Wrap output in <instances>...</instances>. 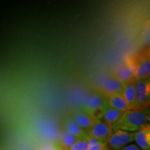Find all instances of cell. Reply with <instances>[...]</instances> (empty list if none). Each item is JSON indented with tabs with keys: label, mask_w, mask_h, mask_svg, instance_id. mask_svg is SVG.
<instances>
[{
	"label": "cell",
	"mask_w": 150,
	"mask_h": 150,
	"mask_svg": "<svg viewBox=\"0 0 150 150\" xmlns=\"http://www.w3.org/2000/svg\"><path fill=\"white\" fill-rule=\"evenodd\" d=\"M150 79H139L135 81V108L149 106Z\"/></svg>",
	"instance_id": "4"
},
{
	"label": "cell",
	"mask_w": 150,
	"mask_h": 150,
	"mask_svg": "<svg viewBox=\"0 0 150 150\" xmlns=\"http://www.w3.org/2000/svg\"><path fill=\"white\" fill-rule=\"evenodd\" d=\"M125 61L131 67L136 80L145 79L150 76V51L149 47L129 55Z\"/></svg>",
	"instance_id": "2"
},
{
	"label": "cell",
	"mask_w": 150,
	"mask_h": 150,
	"mask_svg": "<svg viewBox=\"0 0 150 150\" xmlns=\"http://www.w3.org/2000/svg\"><path fill=\"white\" fill-rule=\"evenodd\" d=\"M123 113V112L110 107L108 105L107 107L105 108L102 120L113 127L114 125L120 119Z\"/></svg>",
	"instance_id": "13"
},
{
	"label": "cell",
	"mask_w": 150,
	"mask_h": 150,
	"mask_svg": "<svg viewBox=\"0 0 150 150\" xmlns=\"http://www.w3.org/2000/svg\"><path fill=\"white\" fill-rule=\"evenodd\" d=\"M89 144L88 150H110L106 142L94 139L93 138H88Z\"/></svg>",
	"instance_id": "16"
},
{
	"label": "cell",
	"mask_w": 150,
	"mask_h": 150,
	"mask_svg": "<svg viewBox=\"0 0 150 150\" xmlns=\"http://www.w3.org/2000/svg\"><path fill=\"white\" fill-rule=\"evenodd\" d=\"M106 100H107L108 106L120 111L125 112L129 110V105L127 104L126 99L124 97L122 92L107 97Z\"/></svg>",
	"instance_id": "12"
},
{
	"label": "cell",
	"mask_w": 150,
	"mask_h": 150,
	"mask_svg": "<svg viewBox=\"0 0 150 150\" xmlns=\"http://www.w3.org/2000/svg\"><path fill=\"white\" fill-rule=\"evenodd\" d=\"M149 106L136 108L125 112L120 119L112 127V130L120 129L134 133L145 125L149 124Z\"/></svg>",
	"instance_id": "1"
},
{
	"label": "cell",
	"mask_w": 150,
	"mask_h": 150,
	"mask_svg": "<svg viewBox=\"0 0 150 150\" xmlns=\"http://www.w3.org/2000/svg\"><path fill=\"white\" fill-rule=\"evenodd\" d=\"M107 100L100 93H93L88 96L83 103L84 111L97 120H102L105 108L108 106Z\"/></svg>",
	"instance_id": "3"
},
{
	"label": "cell",
	"mask_w": 150,
	"mask_h": 150,
	"mask_svg": "<svg viewBox=\"0 0 150 150\" xmlns=\"http://www.w3.org/2000/svg\"><path fill=\"white\" fill-rule=\"evenodd\" d=\"M112 75L124 83L136 81L134 72L126 61H124L123 63H122L120 65L117 67V68H115V70H114Z\"/></svg>",
	"instance_id": "10"
},
{
	"label": "cell",
	"mask_w": 150,
	"mask_h": 150,
	"mask_svg": "<svg viewBox=\"0 0 150 150\" xmlns=\"http://www.w3.org/2000/svg\"><path fill=\"white\" fill-rule=\"evenodd\" d=\"M134 142V133L115 129L112 131L106 144L110 150H120Z\"/></svg>",
	"instance_id": "5"
},
{
	"label": "cell",
	"mask_w": 150,
	"mask_h": 150,
	"mask_svg": "<svg viewBox=\"0 0 150 150\" xmlns=\"http://www.w3.org/2000/svg\"><path fill=\"white\" fill-rule=\"evenodd\" d=\"M88 138L79 139L68 150H88L89 144L88 142Z\"/></svg>",
	"instance_id": "17"
},
{
	"label": "cell",
	"mask_w": 150,
	"mask_h": 150,
	"mask_svg": "<svg viewBox=\"0 0 150 150\" xmlns=\"http://www.w3.org/2000/svg\"><path fill=\"white\" fill-rule=\"evenodd\" d=\"M71 117L81 128L86 131V132L93 126L94 124L99 120L82 109L74 111Z\"/></svg>",
	"instance_id": "8"
},
{
	"label": "cell",
	"mask_w": 150,
	"mask_h": 150,
	"mask_svg": "<svg viewBox=\"0 0 150 150\" xmlns=\"http://www.w3.org/2000/svg\"><path fill=\"white\" fill-rule=\"evenodd\" d=\"M135 81L125 83L122 91L124 97L129 105V110L136 108H135Z\"/></svg>",
	"instance_id": "14"
},
{
	"label": "cell",
	"mask_w": 150,
	"mask_h": 150,
	"mask_svg": "<svg viewBox=\"0 0 150 150\" xmlns=\"http://www.w3.org/2000/svg\"><path fill=\"white\" fill-rule=\"evenodd\" d=\"M40 150H61L60 148L58 147L57 145L54 144H47L41 148Z\"/></svg>",
	"instance_id": "18"
},
{
	"label": "cell",
	"mask_w": 150,
	"mask_h": 150,
	"mask_svg": "<svg viewBox=\"0 0 150 150\" xmlns=\"http://www.w3.org/2000/svg\"><path fill=\"white\" fill-rule=\"evenodd\" d=\"M125 84L114 77L112 75H110L101 81L99 86V93L107 98L112 95L121 93Z\"/></svg>",
	"instance_id": "6"
},
{
	"label": "cell",
	"mask_w": 150,
	"mask_h": 150,
	"mask_svg": "<svg viewBox=\"0 0 150 150\" xmlns=\"http://www.w3.org/2000/svg\"><path fill=\"white\" fill-rule=\"evenodd\" d=\"M63 125L65 132L76 137L79 139H87L88 138L87 132L81 128L71 117L65 118L63 122Z\"/></svg>",
	"instance_id": "11"
},
{
	"label": "cell",
	"mask_w": 150,
	"mask_h": 150,
	"mask_svg": "<svg viewBox=\"0 0 150 150\" xmlns=\"http://www.w3.org/2000/svg\"><path fill=\"white\" fill-rule=\"evenodd\" d=\"M79 140L76 137L73 136L63 131L59 137L58 147L61 150H68Z\"/></svg>",
	"instance_id": "15"
},
{
	"label": "cell",
	"mask_w": 150,
	"mask_h": 150,
	"mask_svg": "<svg viewBox=\"0 0 150 150\" xmlns=\"http://www.w3.org/2000/svg\"><path fill=\"white\" fill-rule=\"evenodd\" d=\"M120 150H142V149H140V148L136 145V144L131 143L128 145L125 146V147H123L122 149Z\"/></svg>",
	"instance_id": "19"
},
{
	"label": "cell",
	"mask_w": 150,
	"mask_h": 150,
	"mask_svg": "<svg viewBox=\"0 0 150 150\" xmlns=\"http://www.w3.org/2000/svg\"><path fill=\"white\" fill-rule=\"evenodd\" d=\"M134 142L142 150H150V125L147 124L134 133Z\"/></svg>",
	"instance_id": "9"
},
{
	"label": "cell",
	"mask_w": 150,
	"mask_h": 150,
	"mask_svg": "<svg viewBox=\"0 0 150 150\" xmlns=\"http://www.w3.org/2000/svg\"><path fill=\"white\" fill-rule=\"evenodd\" d=\"M112 127L103 120H99L87 131L89 138L106 142L112 132Z\"/></svg>",
	"instance_id": "7"
}]
</instances>
